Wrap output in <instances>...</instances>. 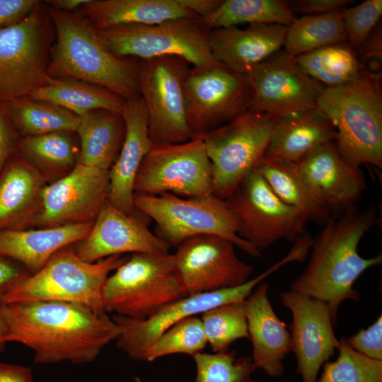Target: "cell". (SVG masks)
<instances>
[{"instance_id": "obj_1", "label": "cell", "mask_w": 382, "mask_h": 382, "mask_svg": "<svg viewBox=\"0 0 382 382\" xmlns=\"http://www.w3.org/2000/svg\"><path fill=\"white\" fill-rule=\"evenodd\" d=\"M0 305L8 341L32 349L37 364L93 361L120 333L106 313L77 303L37 301Z\"/></svg>"}, {"instance_id": "obj_2", "label": "cell", "mask_w": 382, "mask_h": 382, "mask_svg": "<svg viewBox=\"0 0 382 382\" xmlns=\"http://www.w3.org/2000/svg\"><path fill=\"white\" fill-rule=\"evenodd\" d=\"M376 221L374 207L361 211L354 206L331 217L313 241L308 265L290 284L291 290L325 302L335 327L342 303L359 298L353 287L356 280L366 270L382 262L381 253L365 258L358 253L361 239Z\"/></svg>"}, {"instance_id": "obj_3", "label": "cell", "mask_w": 382, "mask_h": 382, "mask_svg": "<svg viewBox=\"0 0 382 382\" xmlns=\"http://www.w3.org/2000/svg\"><path fill=\"white\" fill-rule=\"evenodd\" d=\"M47 11L55 33L47 70L49 76L97 85L125 100L139 96V60L115 56L92 24L76 13L51 7Z\"/></svg>"}, {"instance_id": "obj_4", "label": "cell", "mask_w": 382, "mask_h": 382, "mask_svg": "<svg viewBox=\"0 0 382 382\" xmlns=\"http://www.w3.org/2000/svg\"><path fill=\"white\" fill-rule=\"evenodd\" d=\"M316 111L335 128L334 142L346 162L382 168L381 71L365 69L347 83L325 88Z\"/></svg>"}, {"instance_id": "obj_5", "label": "cell", "mask_w": 382, "mask_h": 382, "mask_svg": "<svg viewBox=\"0 0 382 382\" xmlns=\"http://www.w3.org/2000/svg\"><path fill=\"white\" fill-rule=\"evenodd\" d=\"M128 257L116 255L87 262L77 256L73 245L64 247L40 271L4 294L0 298V304L63 301L85 306L96 313H105L103 302L105 282L110 272Z\"/></svg>"}, {"instance_id": "obj_6", "label": "cell", "mask_w": 382, "mask_h": 382, "mask_svg": "<svg viewBox=\"0 0 382 382\" xmlns=\"http://www.w3.org/2000/svg\"><path fill=\"white\" fill-rule=\"evenodd\" d=\"M173 254L137 253L107 278L103 289L105 313L144 320L187 296Z\"/></svg>"}, {"instance_id": "obj_7", "label": "cell", "mask_w": 382, "mask_h": 382, "mask_svg": "<svg viewBox=\"0 0 382 382\" xmlns=\"http://www.w3.org/2000/svg\"><path fill=\"white\" fill-rule=\"evenodd\" d=\"M133 202L138 212L155 222L154 233L170 247L209 234L231 241L253 257L260 255L259 249L238 235V223L226 201L213 194L195 197L134 194Z\"/></svg>"}, {"instance_id": "obj_8", "label": "cell", "mask_w": 382, "mask_h": 382, "mask_svg": "<svg viewBox=\"0 0 382 382\" xmlns=\"http://www.w3.org/2000/svg\"><path fill=\"white\" fill-rule=\"evenodd\" d=\"M52 31L41 1L22 21L0 30V103L28 97L50 83L47 70Z\"/></svg>"}, {"instance_id": "obj_9", "label": "cell", "mask_w": 382, "mask_h": 382, "mask_svg": "<svg viewBox=\"0 0 382 382\" xmlns=\"http://www.w3.org/2000/svg\"><path fill=\"white\" fill-rule=\"evenodd\" d=\"M109 50L120 58L178 56L193 67L219 64L212 54L209 29L202 17L151 25L125 24L97 30Z\"/></svg>"}, {"instance_id": "obj_10", "label": "cell", "mask_w": 382, "mask_h": 382, "mask_svg": "<svg viewBox=\"0 0 382 382\" xmlns=\"http://www.w3.org/2000/svg\"><path fill=\"white\" fill-rule=\"evenodd\" d=\"M279 119L247 110L199 137L212 165L213 195L225 199L259 166Z\"/></svg>"}, {"instance_id": "obj_11", "label": "cell", "mask_w": 382, "mask_h": 382, "mask_svg": "<svg viewBox=\"0 0 382 382\" xmlns=\"http://www.w3.org/2000/svg\"><path fill=\"white\" fill-rule=\"evenodd\" d=\"M191 67L178 56L139 59L138 89L147 112L153 144H180L192 139L185 98V83Z\"/></svg>"}, {"instance_id": "obj_12", "label": "cell", "mask_w": 382, "mask_h": 382, "mask_svg": "<svg viewBox=\"0 0 382 382\" xmlns=\"http://www.w3.org/2000/svg\"><path fill=\"white\" fill-rule=\"evenodd\" d=\"M171 193L183 197L213 194L212 165L199 137L180 144H152L134 183V194Z\"/></svg>"}, {"instance_id": "obj_13", "label": "cell", "mask_w": 382, "mask_h": 382, "mask_svg": "<svg viewBox=\"0 0 382 382\" xmlns=\"http://www.w3.org/2000/svg\"><path fill=\"white\" fill-rule=\"evenodd\" d=\"M238 223V235L257 249L286 239L294 241L306 221L274 192L257 168L225 199Z\"/></svg>"}, {"instance_id": "obj_14", "label": "cell", "mask_w": 382, "mask_h": 382, "mask_svg": "<svg viewBox=\"0 0 382 382\" xmlns=\"http://www.w3.org/2000/svg\"><path fill=\"white\" fill-rule=\"evenodd\" d=\"M185 98L187 122L196 138L248 110L252 91L245 74L217 64L191 67Z\"/></svg>"}, {"instance_id": "obj_15", "label": "cell", "mask_w": 382, "mask_h": 382, "mask_svg": "<svg viewBox=\"0 0 382 382\" xmlns=\"http://www.w3.org/2000/svg\"><path fill=\"white\" fill-rule=\"evenodd\" d=\"M245 75L252 91L248 110L279 118L316 110L325 88L284 50L255 65Z\"/></svg>"}, {"instance_id": "obj_16", "label": "cell", "mask_w": 382, "mask_h": 382, "mask_svg": "<svg viewBox=\"0 0 382 382\" xmlns=\"http://www.w3.org/2000/svg\"><path fill=\"white\" fill-rule=\"evenodd\" d=\"M277 269V266L273 265L257 277L236 287L188 295L165 306L144 320L114 314L112 318L120 328L116 345L129 358L145 361L149 347L175 324L222 304L245 300L263 279Z\"/></svg>"}, {"instance_id": "obj_17", "label": "cell", "mask_w": 382, "mask_h": 382, "mask_svg": "<svg viewBox=\"0 0 382 382\" xmlns=\"http://www.w3.org/2000/svg\"><path fill=\"white\" fill-rule=\"evenodd\" d=\"M235 245L216 235H199L178 244L173 254L187 295L240 286L249 279L254 267L236 255Z\"/></svg>"}, {"instance_id": "obj_18", "label": "cell", "mask_w": 382, "mask_h": 382, "mask_svg": "<svg viewBox=\"0 0 382 382\" xmlns=\"http://www.w3.org/2000/svg\"><path fill=\"white\" fill-rule=\"evenodd\" d=\"M108 187L109 171L79 163L65 177L46 185L34 227L93 223Z\"/></svg>"}, {"instance_id": "obj_19", "label": "cell", "mask_w": 382, "mask_h": 382, "mask_svg": "<svg viewBox=\"0 0 382 382\" xmlns=\"http://www.w3.org/2000/svg\"><path fill=\"white\" fill-rule=\"evenodd\" d=\"M282 304L292 314L291 351L302 382H317L321 367L340 346L328 305L308 295L289 290L280 293Z\"/></svg>"}, {"instance_id": "obj_20", "label": "cell", "mask_w": 382, "mask_h": 382, "mask_svg": "<svg viewBox=\"0 0 382 382\" xmlns=\"http://www.w3.org/2000/svg\"><path fill=\"white\" fill-rule=\"evenodd\" d=\"M147 219L128 215L106 200L88 234L73 245L75 253L87 262L125 253H168L170 247L149 230Z\"/></svg>"}, {"instance_id": "obj_21", "label": "cell", "mask_w": 382, "mask_h": 382, "mask_svg": "<svg viewBox=\"0 0 382 382\" xmlns=\"http://www.w3.org/2000/svg\"><path fill=\"white\" fill-rule=\"evenodd\" d=\"M296 166L332 216L356 206L367 188L360 168L343 159L334 141L316 147Z\"/></svg>"}, {"instance_id": "obj_22", "label": "cell", "mask_w": 382, "mask_h": 382, "mask_svg": "<svg viewBox=\"0 0 382 382\" xmlns=\"http://www.w3.org/2000/svg\"><path fill=\"white\" fill-rule=\"evenodd\" d=\"M126 133L120 154L109 170L107 200L132 216L138 212L133 202L134 183L139 168L152 146L148 132V115L140 96L126 100L122 112Z\"/></svg>"}, {"instance_id": "obj_23", "label": "cell", "mask_w": 382, "mask_h": 382, "mask_svg": "<svg viewBox=\"0 0 382 382\" xmlns=\"http://www.w3.org/2000/svg\"><path fill=\"white\" fill-rule=\"evenodd\" d=\"M286 26L249 24L212 30L209 47L214 59L229 69L245 74L284 47Z\"/></svg>"}, {"instance_id": "obj_24", "label": "cell", "mask_w": 382, "mask_h": 382, "mask_svg": "<svg viewBox=\"0 0 382 382\" xmlns=\"http://www.w3.org/2000/svg\"><path fill=\"white\" fill-rule=\"evenodd\" d=\"M268 290V284L261 283L245 301L248 332L257 369L278 378L284 373L283 359L291 352V340L286 324L274 311Z\"/></svg>"}, {"instance_id": "obj_25", "label": "cell", "mask_w": 382, "mask_h": 382, "mask_svg": "<svg viewBox=\"0 0 382 382\" xmlns=\"http://www.w3.org/2000/svg\"><path fill=\"white\" fill-rule=\"evenodd\" d=\"M47 183L17 152L0 171V231L34 228Z\"/></svg>"}, {"instance_id": "obj_26", "label": "cell", "mask_w": 382, "mask_h": 382, "mask_svg": "<svg viewBox=\"0 0 382 382\" xmlns=\"http://www.w3.org/2000/svg\"><path fill=\"white\" fill-rule=\"evenodd\" d=\"M74 12L87 19L96 30L200 17L194 11L192 0H90Z\"/></svg>"}, {"instance_id": "obj_27", "label": "cell", "mask_w": 382, "mask_h": 382, "mask_svg": "<svg viewBox=\"0 0 382 382\" xmlns=\"http://www.w3.org/2000/svg\"><path fill=\"white\" fill-rule=\"evenodd\" d=\"M93 224L1 231L0 255L20 263L34 274L59 250L83 241Z\"/></svg>"}, {"instance_id": "obj_28", "label": "cell", "mask_w": 382, "mask_h": 382, "mask_svg": "<svg viewBox=\"0 0 382 382\" xmlns=\"http://www.w3.org/2000/svg\"><path fill=\"white\" fill-rule=\"evenodd\" d=\"M335 129L316 110L279 118L270 140L264 160L297 166L318 146L335 141Z\"/></svg>"}, {"instance_id": "obj_29", "label": "cell", "mask_w": 382, "mask_h": 382, "mask_svg": "<svg viewBox=\"0 0 382 382\" xmlns=\"http://www.w3.org/2000/svg\"><path fill=\"white\" fill-rule=\"evenodd\" d=\"M79 163L109 171L122 146L126 127L121 112L94 110L80 117Z\"/></svg>"}, {"instance_id": "obj_30", "label": "cell", "mask_w": 382, "mask_h": 382, "mask_svg": "<svg viewBox=\"0 0 382 382\" xmlns=\"http://www.w3.org/2000/svg\"><path fill=\"white\" fill-rule=\"evenodd\" d=\"M17 153L50 184L69 174L79 164L80 142L76 132L21 137Z\"/></svg>"}, {"instance_id": "obj_31", "label": "cell", "mask_w": 382, "mask_h": 382, "mask_svg": "<svg viewBox=\"0 0 382 382\" xmlns=\"http://www.w3.org/2000/svg\"><path fill=\"white\" fill-rule=\"evenodd\" d=\"M280 199L296 209L307 222L323 225L332 214L296 166L263 159L257 168Z\"/></svg>"}, {"instance_id": "obj_32", "label": "cell", "mask_w": 382, "mask_h": 382, "mask_svg": "<svg viewBox=\"0 0 382 382\" xmlns=\"http://www.w3.org/2000/svg\"><path fill=\"white\" fill-rule=\"evenodd\" d=\"M28 97L54 104L79 117L100 109L122 113L126 103L124 98L109 89L71 78H52L50 83Z\"/></svg>"}, {"instance_id": "obj_33", "label": "cell", "mask_w": 382, "mask_h": 382, "mask_svg": "<svg viewBox=\"0 0 382 382\" xmlns=\"http://www.w3.org/2000/svg\"><path fill=\"white\" fill-rule=\"evenodd\" d=\"M9 119L21 137L56 132H76L81 118L54 104L23 97L6 103Z\"/></svg>"}, {"instance_id": "obj_34", "label": "cell", "mask_w": 382, "mask_h": 382, "mask_svg": "<svg viewBox=\"0 0 382 382\" xmlns=\"http://www.w3.org/2000/svg\"><path fill=\"white\" fill-rule=\"evenodd\" d=\"M294 58L308 76L325 88L347 83L366 69L347 41L320 47Z\"/></svg>"}, {"instance_id": "obj_35", "label": "cell", "mask_w": 382, "mask_h": 382, "mask_svg": "<svg viewBox=\"0 0 382 382\" xmlns=\"http://www.w3.org/2000/svg\"><path fill=\"white\" fill-rule=\"evenodd\" d=\"M296 18L287 2L280 0H224L213 11L202 17L211 30L243 23L289 27Z\"/></svg>"}, {"instance_id": "obj_36", "label": "cell", "mask_w": 382, "mask_h": 382, "mask_svg": "<svg viewBox=\"0 0 382 382\" xmlns=\"http://www.w3.org/2000/svg\"><path fill=\"white\" fill-rule=\"evenodd\" d=\"M342 11L297 18L287 28L284 50L292 57L347 41Z\"/></svg>"}, {"instance_id": "obj_37", "label": "cell", "mask_w": 382, "mask_h": 382, "mask_svg": "<svg viewBox=\"0 0 382 382\" xmlns=\"http://www.w3.org/2000/svg\"><path fill=\"white\" fill-rule=\"evenodd\" d=\"M245 301L224 303L201 314L207 342L214 352H227L235 341L249 339Z\"/></svg>"}, {"instance_id": "obj_38", "label": "cell", "mask_w": 382, "mask_h": 382, "mask_svg": "<svg viewBox=\"0 0 382 382\" xmlns=\"http://www.w3.org/2000/svg\"><path fill=\"white\" fill-rule=\"evenodd\" d=\"M340 342L337 358L323 366V373L317 382H382V360L357 352L345 337H342Z\"/></svg>"}, {"instance_id": "obj_39", "label": "cell", "mask_w": 382, "mask_h": 382, "mask_svg": "<svg viewBox=\"0 0 382 382\" xmlns=\"http://www.w3.org/2000/svg\"><path fill=\"white\" fill-rule=\"evenodd\" d=\"M196 367L195 382H257V367L251 356L237 357L233 349L199 353L192 357Z\"/></svg>"}, {"instance_id": "obj_40", "label": "cell", "mask_w": 382, "mask_h": 382, "mask_svg": "<svg viewBox=\"0 0 382 382\" xmlns=\"http://www.w3.org/2000/svg\"><path fill=\"white\" fill-rule=\"evenodd\" d=\"M207 345L201 318L188 317L175 324L149 347L145 361H153L173 354L192 357L202 352Z\"/></svg>"}, {"instance_id": "obj_41", "label": "cell", "mask_w": 382, "mask_h": 382, "mask_svg": "<svg viewBox=\"0 0 382 382\" xmlns=\"http://www.w3.org/2000/svg\"><path fill=\"white\" fill-rule=\"evenodd\" d=\"M382 0H366L342 11L347 42L356 51L381 21Z\"/></svg>"}, {"instance_id": "obj_42", "label": "cell", "mask_w": 382, "mask_h": 382, "mask_svg": "<svg viewBox=\"0 0 382 382\" xmlns=\"http://www.w3.org/2000/svg\"><path fill=\"white\" fill-rule=\"evenodd\" d=\"M357 352L374 359L382 360V316L366 329H360L347 338Z\"/></svg>"}, {"instance_id": "obj_43", "label": "cell", "mask_w": 382, "mask_h": 382, "mask_svg": "<svg viewBox=\"0 0 382 382\" xmlns=\"http://www.w3.org/2000/svg\"><path fill=\"white\" fill-rule=\"evenodd\" d=\"M20 138L11 122L6 103H0V171L17 152Z\"/></svg>"}, {"instance_id": "obj_44", "label": "cell", "mask_w": 382, "mask_h": 382, "mask_svg": "<svg viewBox=\"0 0 382 382\" xmlns=\"http://www.w3.org/2000/svg\"><path fill=\"white\" fill-rule=\"evenodd\" d=\"M355 2L352 0H296L287 4L295 13L318 15L342 10Z\"/></svg>"}, {"instance_id": "obj_45", "label": "cell", "mask_w": 382, "mask_h": 382, "mask_svg": "<svg viewBox=\"0 0 382 382\" xmlns=\"http://www.w3.org/2000/svg\"><path fill=\"white\" fill-rule=\"evenodd\" d=\"M40 1L37 0H0V30L22 21Z\"/></svg>"}, {"instance_id": "obj_46", "label": "cell", "mask_w": 382, "mask_h": 382, "mask_svg": "<svg viewBox=\"0 0 382 382\" xmlns=\"http://www.w3.org/2000/svg\"><path fill=\"white\" fill-rule=\"evenodd\" d=\"M31 274L20 263L0 255V298Z\"/></svg>"}, {"instance_id": "obj_47", "label": "cell", "mask_w": 382, "mask_h": 382, "mask_svg": "<svg viewBox=\"0 0 382 382\" xmlns=\"http://www.w3.org/2000/svg\"><path fill=\"white\" fill-rule=\"evenodd\" d=\"M358 60L364 64L374 59H382V25L381 21L374 27L356 50Z\"/></svg>"}, {"instance_id": "obj_48", "label": "cell", "mask_w": 382, "mask_h": 382, "mask_svg": "<svg viewBox=\"0 0 382 382\" xmlns=\"http://www.w3.org/2000/svg\"><path fill=\"white\" fill-rule=\"evenodd\" d=\"M0 382H34L32 370L28 366L0 362Z\"/></svg>"}, {"instance_id": "obj_49", "label": "cell", "mask_w": 382, "mask_h": 382, "mask_svg": "<svg viewBox=\"0 0 382 382\" xmlns=\"http://www.w3.org/2000/svg\"><path fill=\"white\" fill-rule=\"evenodd\" d=\"M90 0H49L44 1V4L50 5V7L71 13L76 11L84 4Z\"/></svg>"}, {"instance_id": "obj_50", "label": "cell", "mask_w": 382, "mask_h": 382, "mask_svg": "<svg viewBox=\"0 0 382 382\" xmlns=\"http://www.w3.org/2000/svg\"><path fill=\"white\" fill-rule=\"evenodd\" d=\"M9 331L0 305V354L4 351L8 341Z\"/></svg>"}]
</instances>
